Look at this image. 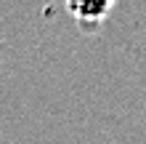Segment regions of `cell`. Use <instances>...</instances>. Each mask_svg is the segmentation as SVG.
Masks as SVG:
<instances>
[{
	"instance_id": "6da1fadb",
	"label": "cell",
	"mask_w": 146,
	"mask_h": 144,
	"mask_svg": "<svg viewBox=\"0 0 146 144\" xmlns=\"http://www.w3.org/2000/svg\"><path fill=\"white\" fill-rule=\"evenodd\" d=\"M64 5L82 29H98L117 5V0H64Z\"/></svg>"
}]
</instances>
